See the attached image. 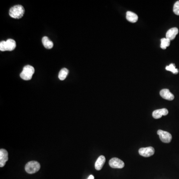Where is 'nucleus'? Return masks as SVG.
Masks as SVG:
<instances>
[{
  "label": "nucleus",
  "instance_id": "obj_5",
  "mask_svg": "<svg viewBox=\"0 0 179 179\" xmlns=\"http://www.w3.org/2000/svg\"><path fill=\"white\" fill-rule=\"evenodd\" d=\"M110 167L115 169H122L125 167V163L117 158H113L109 161Z\"/></svg>",
  "mask_w": 179,
  "mask_h": 179
},
{
  "label": "nucleus",
  "instance_id": "obj_13",
  "mask_svg": "<svg viewBox=\"0 0 179 179\" xmlns=\"http://www.w3.org/2000/svg\"><path fill=\"white\" fill-rule=\"evenodd\" d=\"M42 43L45 48L47 49H50L54 47V43L47 36H44L42 39Z\"/></svg>",
  "mask_w": 179,
  "mask_h": 179
},
{
  "label": "nucleus",
  "instance_id": "obj_8",
  "mask_svg": "<svg viewBox=\"0 0 179 179\" xmlns=\"http://www.w3.org/2000/svg\"><path fill=\"white\" fill-rule=\"evenodd\" d=\"M168 110L166 109H159L154 110L152 113V116L154 119H159L162 116H165L168 114Z\"/></svg>",
  "mask_w": 179,
  "mask_h": 179
},
{
  "label": "nucleus",
  "instance_id": "obj_12",
  "mask_svg": "<svg viewBox=\"0 0 179 179\" xmlns=\"http://www.w3.org/2000/svg\"><path fill=\"white\" fill-rule=\"evenodd\" d=\"M126 18L127 19V21L131 22V23H136L137 21H138V16L136 13L130 12V11H128L126 13Z\"/></svg>",
  "mask_w": 179,
  "mask_h": 179
},
{
  "label": "nucleus",
  "instance_id": "obj_14",
  "mask_svg": "<svg viewBox=\"0 0 179 179\" xmlns=\"http://www.w3.org/2000/svg\"><path fill=\"white\" fill-rule=\"evenodd\" d=\"M7 51H13L16 49V41L12 39H9L6 41Z\"/></svg>",
  "mask_w": 179,
  "mask_h": 179
},
{
  "label": "nucleus",
  "instance_id": "obj_2",
  "mask_svg": "<svg viewBox=\"0 0 179 179\" xmlns=\"http://www.w3.org/2000/svg\"><path fill=\"white\" fill-rule=\"evenodd\" d=\"M34 68L30 65H27L23 67V70L20 74V77L22 79L26 81L31 80L33 75L34 73Z\"/></svg>",
  "mask_w": 179,
  "mask_h": 179
},
{
  "label": "nucleus",
  "instance_id": "obj_3",
  "mask_svg": "<svg viewBox=\"0 0 179 179\" xmlns=\"http://www.w3.org/2000/svg\"><path fill=\"white\" fill-rule=\"evenodd\" d=\"M40 168V164L35 161H32L28 162L25 166V170L26 172L30 174L36 173L39 170Z\"/></svg>",
  "mask_w": 179,
  "mask_h": 179
},
{
  "label": "nucleus",
  "instance_id": "obj_18",
  "mask_svg": "<svg viewBox=\"0 0 179 179\" xmlns=\"http://www.w3.org/2000/svg\"><path fill=\"white\" fill-rule=\"evenodd\" d=\"M173 12L175 14L179 16V1L176 2L174 5L173 7Z\"/></svg>",
  "mask_w": 179,
  "mask_h": 179
},
{
  "label": "nucleus",
  "instance_id": "obj_6",
  "mask_svg": "<svg viewBox=\"0 0 179 179\" xmlns=\"http://www.w3.org/2000/svg\"><path fill=\"white\" fill-rule=\"evenodd\" d=\"M138 152L141 156H143L144 157H149L154 155V154L155 153V149L151 146L141 148L139 149Z\"/></svg>",
  "mask_w": 179,
  "mask_h": 179
},
{
  "label": "nucleus",
  "instance_id": "obj_16",
  "mask_svg": "<svg viewBox=\"0 0 179 179\" xmlns=\"http://www.w3.org/2000/svg\"><path fill=\"white\" fill-rule=\"evenodd\" d=\"M171 40L167 38H163L161 39L160 47L163 49H166L167 47L169 46Z\"/></svg>",
  "mask_w": 179,
  "mask_h": 179
},
{
  "label": "nucleus",
  "instance_id": "obj_7",
  "mask_svg": "<svg viewBox=\"0 0 179 179\" xmlns=\"http://www.w3.org/2000/svg\"><path fill=\"white\" fill-rule=\"evenodd\" d=\"M8 159H9V157H8V152L7 151L4 149H1L0 150V167H4Z\"/></svg>",
  "mask_w": 179,
  "mask_h": 179
},
{
  "label": "nucleus",
  "instance_id": "obj_9",
  "mask_svg": "<svg viewBox=\"0 0 179 179\" xmlns=\"http://www.w3.org/2000/svg\"><path fill=\"white\" fill-rule=\"evenodd\" d=\"M160 95L162 98L168 100H172L174 99L175 97L173 94L170 92L169 90L167 89L162 90L160 92Z\"/></svg>",
  "mask_w": 179,
  "mask_h": 179
},
{
  "label": "nucleus",
  "instance_id": "obj_20",
  "mask_svg": "<svg viewBox=\"0 0 179 179\" xmlns=\"http://www.w3.org/2000/svg\"><path fill=\"white\" fill-rule=\"evenodd\" d=\"M88 179H94V176L90 175L89 177V178H88Z\"/></svg>",
  "mask_w": 179,
  "mask_h": 179
},
{
  "label": "nucleus",
  "instance_id": "obj_1",
  "mask_svg": "<svg viewBox=\"0 0 179 179\" xmlns=\"http://www.w3.org/2000/svg\"><path fill=\"white\" fill-rule=\"evenodd\" d=\"M25 10L22 5H16L11 8L9 11L10 17L16 19L22 18L24 15Z\"/></svg>",
  "mask_w": 179,
  "mask_h": 179
},
{
  "label": "nucleus",
  "instance_id": "obj_19",
  "mask_svg": "<svg viewBox=\"0 0 179 179\" xmlns=\"http://www.w3.org/2000/svg\"><path fill=\"white\" fill-rule=\"evenodd\" d=\"M0 50L2 51H7L6 41H2L0 43Z\"/></svg>",
  "mask_w": 179,
  "mask_h": 179
},
{
  "label": "nucleus",
  "instance_id": "obj_10",
  "mask_svg": "<svg viewBox=\"0 0 179 179\" xmlns=\"http://www.w3.org/2000/svg\"><path fill=\"white\" fill-rule=\"evenodd\" d=\"M179 33L178 28H173L169 29L166 33V38L169 39V40H172L174 39L175 38Z\"/></svg>",
  "mask_w": 179,
  "mask_h": 179
},
{
  "label": "nucleus",
  "instance_id": "obj_4",
  "mask_svg": "<svg viewBox=\"0 0 179 179\" xmlns=\"http://www.w3.org/2000/svg\"><path fill=\"white\" fill-rule=\"evenodd\" d=\"M157 134L161 141L164 143H169L172 141V136L169 132L159 130L157 131Z\"/></svg>",
  "mask_w": 179,
  "mask_h": 179
},
{
  "label": "nucleus",
  "instance_id": "obj_17",
  "mask_svg": "<svg viewBox=\"0 0 179 179\" xmlns=\"http://www.w3.org/2000/svg\"><path fill=\"white\" fill-rule=\"evenodd\" d=\"M166 70L167 71H169L173 73V74H177L179 73V70L176 68V66L175 64L171 63L169 65L166 67Z\"/></svg>",
  "mask_w": 179,
  "mask_h": 179
},
{
  "label": "nucleus",
  "instance_id": "obj_15",
  "mask_svg": "<svg viewBox=\"0 0 179 179\" xmlns=\"http://www.w3.org/2000/svg\"><path fill=\"white\" fill-rule=\"evenodd\" d=\"M69 73V70L66 68H63V69L61 70L59 72V75H58V78L60 80H65L67 76L68 75Z\"/></svg>",
  "mask_w": 179,
  "mask_h": 179
},
{
  "label": "nucleus",
  "instance_id": "obj_11",
  "mask_svg": "<svg viewBox=\"0 0 179 179\" xmlns=\"http://www.w3.org/2000/svg\"><path fill=\"white\" fill-rule=\"evenodd\" d=\"M105 162V157L103 155L100 156L95 163V169L98 171L100 170L103 168V166L104 165Z\"/></svg>",
  "mask_w": 179,
  "mask_h": 179
}]
</instances>
